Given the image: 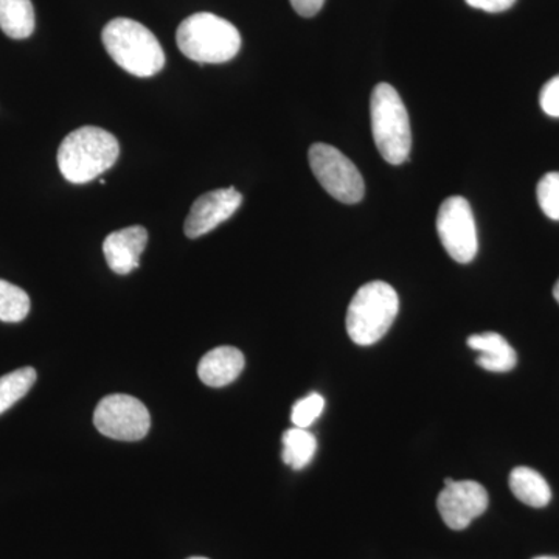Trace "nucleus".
I'll return each mask as SVG.
<instances>
[{
    "instance_id": "nucleus-7",
    "label": "nucleus",
    "mask_w": 559,
    "mask_h": 559,
    "mask_svg": "<svg viewBox=\"0 0 559 559\" xmlns=\"http://www.w3.org/2000/svg\"><path fill=\"white\" fill-rule=\"evenodd\" d=\"M94 425L108 439L139 441L148 436L150 412L145 404L130 395H109L98 403Z\"/></svg>"
},
{
    "instance_id": "nucleus-20",
    "label": "nucleus",
    "mask_w": 559,
    "mask_h": 559,
    "mask_svg": "<svg viewBox=\"0 0 559 559\" xmlns=\"http://www.w3.org/2000/svg\"><path fill=\"white\" fill-rule=\"evenodd\" d=\"M536 194H538L539 207L544 215L549 216L550 219L559 221V173H547L539 180Z\"/></svg>"
},
{
    "instance_id": "nucleus-19",
    "label": "nucleus",
    "mask_w": 559,
    "mask_h": 559,
    "mask_svg": "<svg viewBox=\"0 0 559 559\" xmlns=\"http://www.w3.org/2000/svg\"><path fill=\"white\" fill-rule=\"evenodd\" d=\"M323 409H325V399L320 393L312 392L294 404L290 419H293L296 428L308 429L311 425H314Z\"/></svg>"
},
{
    "instance_id": "nucleus-24",
    "label": "nucleus",
    "mask_w": 559,
    "mask_h": 559,
    "mask_svg": "<svg viewBox=\"0 0 559 559\" xmlns=\"http://www.w3.org/2000/svg\"><path fill=\"white\" fill-rule=\"evenodd\" d=\"M554 297H555V300H557L559 304V280L557 282V285H555V288H554Z\"/></svg>"
},
{
    "instance_id": "nucleus-16",
    "label": "nucleus",
    "mask_w": 559,
    "mask_h": 559,
    "mask_svg": "<svg viewBox=\"0 0 559 559\" xmlns=\"http://www.w3.org/2000/svg\"><path fill=\"white\" fill-rule=\"evenodd\" d=\"M318 450V440L307 429L293 428L283 433V462L300 471L310 465Z\"/></svg>"
},
{
    "instance_id": "nucleus-2",
    "label": "nucleus",
    "mask_w": 559,
    "mask_h": 559,
    "mask_svg": "<svg viewBox=\"0 0 559 559\" xmlns=\"http://www.w3.org/2000/svg\"><path fill=\"white\" fill-rule=\"evenodd\" d=\"M103 46L121 69L140 79L159 73L165 53L159 40L138 21L117 17L103 28Z\"/></svg>"
},
{
    "instance_id": "nucleus-9",
    "label": "nucleus",
    "mask_w": 559,
    "mask_h": 559,
    "mask_svg": "<svg viewBox=\"0 0 559 559\" xmlns=\"http://www.w3.org/2000/svg\"><path fill=\"white\" fill-rule=\"evenodd\" d=\"M441 520L452 530H465L488 509V492L474 480H452L437 499Z\"/></svg>"
},
{
    "instance_id": "nucleus-23",
    "label": "nucleus",
    "mask_w": 559,
    "mask_h": 559,
    "mask_svg": "<svg viewBox=\"0 0 559 559\" xmlns=\"http://www.w3.org/2000/svg\"><path fill=\"white\" fill-rule=\"evenodd\" d=\"M325 0H290V5L297 14L304 17H312L322 10Z\"/></svg>"
},
{
    "instance_id": "nucleus-14",
    "label": "nucleus",
    "mask_w": 559,
    "mask_h": 559,
    "mask_svg": "<svg viewBox=\"0 0 559 559\" xmlns=\"http://www.w3.org/2000/svg\"><path fill=\"white\" fill-rule=\"evenodd\" d=\"M510 489L518 500L533 509L549 506L551 489L538 471L518 466L510 474Z\"/></svg>"
},
{
    "instance_id": "nucleus-5",
    "label": "nucleus",
    "mask_w": 559,
    "mask_h": 559,
    "mask_svg": "<svg viewBox=\"0 0 559 559\" xmlns=\"http://www.w3.org/2000/svg\"><path fill=\"white\" fill-rule=\"evenodd\" d=\"M371 132L382 159L401 165L409 157L412 131L409 114L399 92L389 83H380L371 92Z\"/></svg>"
},
{
    "instance_id": "nucleus-18",
    "label": "nucleus",
    "mask_w": 559,
    "mask_h": 559,
    "mask_svg": "<svg viewBox=\"0 0 559 559\" xmlns=\"http://www.w3.org/2000/svg\"><path fill=\"white\" fill-rule=\"evenodd\" d=\"M31 312V297L20 286L0 280V320L5 323L22 322Z\"/></svg>"
},
{
    "instance_id": "nucleus-11",
    "label": "nucleus",
    "mask_w": 559,
    "mask_h": 559,
    "mask_svg": "<svg viewBox=\"0 0 559 559\" xmlns=\"http://www.w3.org/2000/svg\"><path fill=\"white\" fill-rule=\"evenodd\" d=\"M146 242H148V231L142 226L112 231L103 242L106 263L116 274H130L138 270L140 255L145 250Z\"/></svg>"
},
{
    "instance_id": "nucleus-26",
    "label": "nucleus",
    "mask_w": 559,
    "mask_h": 559,
    "mask_svg": "<svg viewBox=\"0 0 559 559\" xmlns=\"http://www.w3.org/2000/svg\"><path fill=\"white\" fill-rule=\"evenodd\" d=\"M189 559H209V558L193 557V558H189Z\"/></svg>"
},
{
    "instance_id": "nucleus-3",
    "label": "nucleus",
    "mask_w": 559,
    "mask_h": 559,
    "mask_svg": "<svg viewBox=\"0 0 559 559\" xmlns=\"http://www.w3.org/2000/svg\"><path fill=\"white\" fill-rule=\"evenodd\" d=\"M179 50L200 64H221L237 57L241 36L229 21L213 13L191 14L176 32Z\"/></svg>"
},
{
    "instance_id": "nucleus-21",
    "label": "nucleus",
    "mask_w": 559,
    "mask_h": 559,
    "mask_svg": "<svg viewBox=\"0 0 559 559\" xmlns=\"http://www.w3.org/2000/svg\"><path fill=\"white\" fill-rule=\"evenodd\" d=\"M540 108L547 116L559 119V75L544 84L539 95Z\"/></svg>"
},
{
    "instance_id": "nucleus-25",
    "label": "nucleus",
    "mask_w": 559,
    "mask_h": 559,
    "mask_svg": "<svg viewBox=\"0 0 559 559\" xmlns=\"http://www.w3.org/2000/svg\"><path fill=\"white\" fill-rule=\"evenodd\" d=\"M535 559H559V558H555V557H539V558H535Z\"/></svg>"
},
{
    "instance_id": "nucleus-12",
    "label": "nucleus",
    "mask_w": 559,
    "mask_h": 559,
    "mask_svg": "<svg viewBox=\"0 0 559 559\" xmlns=\"http://www.w3.org/2000/svg\"><path fill=\"white\" fill-rule=\"evenodd\" d=\"M245 364V355L238 348H213L201 359L198 374L210 388H226L240 377Z\"/></svg>"
},
{
    "instance_id": "nucleus-4",
    "label": "nucleus",
    "mask_w": 559,
    "mask_h": 559,
    "mask_svg": "<svg viewBox=\"0 0 559 559\" xmlns=\"http://www.w3.org/2000/svg\"><path fill=\"white\" fill-rule=\"evenodd\" d=\"M400 311V297L385 282L360 286L348 305L347 333L360 347L377 344L385 336Z\"/></svg>"
},
{
    "instance_id": "nucleus-8",
    "label": "nucleus",
    "mask_w": 559,
    "mask_h": 559,
    "mask_svg": "<svg viewBox=\"0 0 559 559\" xmlns=\"http://www.w3.org/2000/svg\"><path fill=\"white\" fill-rule=\"evenodd\" d=\"M437 231L452 260L466 264L476 259L479 249L476 221L465 198L451 197L440 205Z\"/></svg>"
},
{
    "instance_id": "nucleus-22",
    "label": "nucleus",
    "mask_w": 559,
    "mask_h": 559,
    "mask_svg": "<svg viewBox=\"0 0 559 559\" xmlns=\"http://www.w3.org/2000/svg\"><path fill=\"white\" fill-rule=\"evenodd\" d=\"M473 9L487 11V13H502L510 10L516 0H465Z\"/></svg>"
},
{
    "instance_id": "nucleus-17",
    "label": "nucleus",
    "mask_w": 559,
    "mask_h": 559,
    "mask_svg": "<svg viewBox=\"0 0 559 559\" xmlns=\"http://www.w3.org/2000/svg\"><path fill=\"white\" fill-rule=\"evenodd\" d=\"M36 370L33 367L11 371L0 378V415L11 409L17 401L24 399L35 385Z\"/></svg>"
},
{
    "instance_id": "nucleus-10",
    "label": "nucleus",
    "mask_w": 559,
    "mask_h": 559,
    "mask_svg": "<svg viewBox=\"0 0 559 559\" xmlns=\"http://www.w3.org/2000/svg\"><path fill=\"white\" fill-rule=\"evenodd\" d=\"M241 204L242 194L234 187L209 191L191 205L183 231L191 240H197L235 215Z\"/></svg>"
},
{
    "instance_id": "nucleus-6",
    "label": "nucleus",
    "mask_w": 559,
    "mask_h": 559,
    "mask_svg": "<svg viewBox=\"0 0 559 559\" xmlns=\"http://www.w3.org/2000/svg\"><path fill=\"white\" fill-rule=\"evenodd\" d=\"M316 179L334 200L344 204H358L366 193L362 175L356 165L334 146L314 143L308 153Z\"/></svg>"
},
{
    "instance_id": "nucleus-1",
    "label": "nucleus",
    "mask_w": 559,
    "mask_h": 559,
    "mask_svg": "<svg viewBox=\"0 0 559 559\" xmlns=\"http://www.w3.org/2000/svg\"><path fill=\"white\" fill-rule=\"evenodd\" d=\"M120 145L110 132L83 127L70 132L58 150V167L70 183H87L114 167Z\"/></svg>"
},
{
    "instance_id": "nucleus-15",
    "label": "nucleus",
    "mask_w": 559,
    "mask_h": 559,
    "mask_svg": "<svg viewBox=\"0 0 559 559\" xmlns=\"http://www.w3.org/2000/svg\"><path fill=\"white\" fill-rule=\"evenodd\" d=\"M0 28L9 38L25 39L35 32L32 0H0Z\"/></svg>"
},
{
    "instance_id": "nucleus-13",
    "label": "nucleus",
    "mask_w": 559,
    "mask_h": 559,
    "mask_svg": "<svg viewBox=\"0 0 559 559\" xmlns=\"http://www.w3.org/2000/svg\"><path fill=\"white\" fill-rule=\"evenodd\" d=\"M468 347L479 353L476 362L492 373H507L516 367L518 355L513 347L498 333L473 334Z\"/></svg>"
}]
</instances>
